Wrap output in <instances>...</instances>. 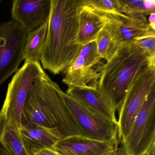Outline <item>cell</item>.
<instances>
[{"label": "cell", "instance_id": "7c38bea8", "mask_svg": "<svg viewBox=\"0 0 155 155\" xmlns=\"http://www.w3.org/2000/svg\"><path fill=\"white\" fill-rule=\"evenodd\" d=\"M51 0H14L12 18L28 32L48 22L51 10Z\"/></svg>", "mask_w": 155, "mask_h": 155}, {"label": "cell", "instance_id": "52a82bcc", "mask_svg": "<svg viewBox=\"0 0 155 155\" xmlns=\"http://www.w3.org/2000/svg\"><path fill=\"white\" fill-rule=\"evenodd\" d=\"M27 34L13 20L0 23V87L16 73L23 60Z\"/></svg>", "mask_w": 155, "mask_h": 155}, {"label": "cell", "instance_id": "9c48e42d", "mask_svg": "<svg viewBox=\"0 0 155 155\" xmlns=\"http://www.w3.org/2000/svg\"><path fill=\"white\" fill-rule=\"evenodd\" d=\"M62 95L82 136L99 140L118 136L117 124L83 106L63 91Z\"/></svg>", "mask_w": 155, "mask_h": 155}, {"label": "cell", "instance_id": "cb8c5ba5", "mask_svg": "<svg viewBox=\"0 0 155 155\" xmlns=\"http://www.w3.org/2000/svg\"><path fill=\"white\" fill-rule=\"evenodd\" d=\"M143 155H155V142L152 144Z\"/></svg>", "mask_w": 155, "mask_h": 155}, {"label": "cell", "instance_id": "4fadbf2b", "mask_svg": "<svg viewBox=\"0 0 155 155\" xmlns=\"http://www.w3.org/2000/svg\"><path fill=\"white\" fill-rule=\"evenodd\" d=\"M21 137L29 155H33L40 150L52 148L63 137L57 128H49L37 124H21Z\"/></svg>", "mask_w": 155, "mask_h": 155}, {"label": "cell", "instance_id": "277c9868", "mask_svg": "<svg viewBox=\"0 0 155 155\" xmlns=\"http://www.w3.org/2000/svg\"><path fill=\"white\" fill-rule=\"evenodd\" d=\"M47 74L39 62L27 61L18 69L9 83L0 110V126L10 124L19 129L24 104L31 87Z\"/></svg>", "mask_w": 155, "mask_h": 155}, {"label": "cell", "instance_id": "9a60e30c", "mask_svg": "<svg viewBox=\"0 0 155 155\" xmlns=\"http://www.w3.org/2000/svg\"><path fill=\"white\" fill-rule=\"evenodd\" d=\"M109 22L107 14L82 5L79 12L78 44L83 46L95 41L100 31Z\"/></svg>", "mask_w": 155, "mask_h": 155}, {"label": "cell", "instance_id": "ac0fdd59", "mask_svg": "<svg viewBox=\"0 0 155 155\" xmlns=\"http://www.w3.org/2000/svg\"><path fill=\"white\" fill-rule=\"evenodd\" d=\"M95 42L98 54L106 61L112 57L118 47L107 26L100 31Z\"/></svg>", "mask_w": 155, "mask_h": 155}, {"label": "cell", "instance_id": "484cf974", "mask_svg": "<svg viewBox=\"0 0 155 155\" xmlns=\"http://www.w3.org/2000/svg\"><path fill=\"white\" fill-rule=\"evenodd\" d=\"M0 155H1V154H0Z\"/></svg>", "mask_w": 155, "mask_h": 155}, {"label": "cell", "instance_id": "7a4b0ae2", "mask_svg": "<svg viewBox=\"0 0 155 155\" xmlns=\"http://www.w3.org/2000/svg\"><path fill=\"white\" fill-rule=\"evenodd\" d=\"M62 90L48 75L29 91L21 116V124L57 128L63 137L82 135L62 95Z\"/></svg>", "mask_w": 155, "mask_h": 155}, {"label": "cell", "instance_id": "ba28073f", "mask_svg": "<svg viewBox=\"0 0 155 155\" xmlns=\"http://www.w3.org/2000/svg\"><path fill=\"white\" fill-rule=\"evenodd\" d=\"M102 60L97 52L95 41L82 46L74 60L64 71L62 82L68 87L97 85L105 63Z\"/></svg>", "mask_w": 155, "mask_h": 155}, {"label": "cell", "instance_id": "d6986e66", "mask_svg": "<svg viewBox=\"0 0 155 155\" xmlns=\"http://www.w3.org/2000/svg\"><path fill=\"white\" fill-rule=\"evenodd\" d=\"M120 12L149 16L155 12V0H119Z\"/></svg>", "mask_w": 155, "mask_h": 155}, {"label": "cell", "instance_id": "e0dca14e", "mask_svg": "<svg viewBox=\"0 0 155 155\" xmlns=\"http://www.w3.org/2000/svg\"><path fill=\"white\" fill-rule=\"evenodd\" d=\"M1 155H29L24 147L19 129L10 124L0 126Z\"/></svg>", "mask_w": 155, "mask_h": 155}, {"label": "cell", "instance_id": "ffe728a7", "mask_svg": "<svg viewBox=\"0 0 155 155\" xmlns=\"http://www.w3.org/2000/svg\"><path fill=\"white\" fill-rule=\"evenodd\" d=\"M83 5L89 6L104 14L120 13V8L119 0H82Z\"/></svg>", "mask_w": 155, "mask_h": 155}, {"label": "cell", "instance_id": "8fae6325", "mask_svg": "<svg viewBox=\"0 0 155 155\" xmlns=\"http://www.w3.org/2000/svg\"><path fill=\"white\" fill-rule=\"evenodd\" d=\"M107 15L109 18L107 28L118 46L155 33L150 26L147 16L143 14L120 12Z\"/></svg>", "mask_w": 155, "mask_h": 155}, {"label": "cell", "instance_id": "30bf717a", "mask_svg": "<svg viewBox=\"0 0 155 155\" xmlns=\"http://www.w3.org/2000/svg\"><path fill=\"white\" fill-rule=\"evenodd\" d=\"M118 142V136L99 140L72 135L62 138L52 149L60 155H117Z\"/></svg>", "mask_w": 155, "mask_h": 155}, {"label": "cell", "instance_id": "44dd1931", "mask_svg": "<svg viewBox=\"0 0 155 155\" xmlns=\"http://www.w3.org/2000/svg\"><path fill=\"white\" fill-rule=\"evenodd\" d=\"M150 58L155 59V33L148 34L134 40Z\"/></svg>", "mask_w": 155, "mask_h": 155}, {"label": "cell", "instance_id": "5bb4252c", "mask_svg": "<svg viewBox=\"0 0 155 155\" xmlns=\"http://www.w3.org/2000/svg\"><path fill=\"white\" fill-rule=\"evenodd\" d=\"M67 95L88 108L97 112L117 124L116 110L102 93L97 85L86 87H68Z\"/></svg>", "mask_w": 155, "mask_h": 155}, {"label": "cell", "instance_id": "8992f818", "mask_svg": "<svg viewBox=\"0 0 155 155\" xmlns=\"http://www.w3.org/2000/svg\"><path fill=\"white\" fill-rule=\"evenodd\" d=\"M155 142V88L147 97L117 155H143Z\"/></svg>", "mask_w": 155, "mask_h": 155}, {"label": "cell", "instance_id": "3957f363", "mask_svg": "<svg viewBox=\"0 0 155 155\" xmlns=\"http://www.w3.org/2000/svg\"><path fill=\"white\" fill-rule=\"evenodd\" d=\"M155 65L134 41L119 45L104 63L97 84L98 89L116 111L119 110L133 79L142 69Z\"/></svg>", "mask_w": 155, "mask_h": 155}, {"label": "cell", "instance_id": "6da1fadb", "mask_svg": "<svg viewBox=\"0 0 155 155\" xmlns=\"http://www.w3.org/2000/svg\"><path fill=\"white\" fill-rule=\"evenodd\" d=\"M48 31L41 61L54 75L64 72L82 46L77 43L82 0H51Z\"/></svg>", "mask_w": 155, "mask_h": 155}, {"label": "cell", "instance_id": "603a6c76", "mask_svg": "<svg viewBox=\"0 0 155 155\" xmlns=\"http://www.w3.org/2000/svg\"><path fill=\"white\" fill-rule=\"evenodd\" d=\"M148 21L150 28L153 30L155 31V12L151 13L149 15Z\"/></svg>", "mask_w": 155, "mask_h": 155}, {"label": "cell", "instance_id": "d4e9b609", "mask_svg": "<svg viewBox=\"0 0 155 155\" xmlns=\"http://www.w3.org/2000/svg\"><path fill=\"white\" fill-rule=\"evenodd\" d=\"M1 2V1H0V2Z\"/></svg>", "mask_w": 155, "mask_h": 155}, {"label": "cell", "instance_id": "2e32d148", "mask_svg": "<svg viewBox=\"0 0 155 155\" xmlns=\"http://www.w3.org/2000/svg\"><path fill=\"white\" fill-rule=\"evenodd\" d=\"M48 21L36 29L28 32L24 51L25 62H39L41 60L48 31Z\"/></svg>", "mask_w": 155, "mask_h": 155}, {"label": "cell", "instance_id": "7402d4cb", "mask_svg": "<svg viewBox=\"0 0 155 155\" xmlns=\"http://www.w3.org/2000/svg\"><path fill=\"white\" fill-rule=\"evenodd\" d=\"M33 155H60L52 148H43L37 151Z\"/></svg>", "mask_w": 155, "mask_h": 155}, {"label": "cell", "instance_id": "5b68a950", "mask_svg": "<svg viewBox=\"0 0 155 155\" xmlns=\"http://www.w3.org/2000/svg\"><path fill=\"white\" fill-rule=\"evenodd\" d=\"M155 88V65L141 69L129 87L120 109L117 120L119 140L128 135L147 97Z\"/></svg>", "mask_w": 155, "mask_h": 155}]
</instances>
